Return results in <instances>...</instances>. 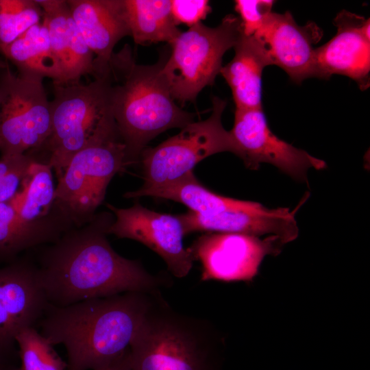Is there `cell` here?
I'll list each match as a JSON object with an SVG mask.
<instances>
[{
    "mask_svg": "<svg viewBox=\"0 0 370 370\" xmlns=\"http://www.w3.org/2000/svg\"><path fill=\"white\" fill-rule=\"evenodd\" d=\"M108 214L60 237L44 253L38 269L49 304L69 306L84 300L130 291H160L164 278L140 262L117 254L107 239Z\"/></svg>",
    "mask_w": 370,
    "mask_h": 370,
    "instance_id": "6da1fadb",
    "label": "cell"
},
{
    "mask_svg": "<svg viewBox=\"0 0 370 370\" xmlns=\"http://www.w3.org/2000/svg\"><path fill=\"white\" fill-rule=\"evenodd\" d=\"M160 291H130L69 306L47 305L38 323L43 335L67 353L66 370H97L129 348Z\"/></svg>",
    "mask_w": 370,
    "mask_h": 370,
    "instance_id": "7a4b0ae2",
    "label": "cell"
},
{
    "mask_svg": "<svg viewBox=\"0 0 370 370\" xmlns=\"http://www.w3.org/2000/svg\"><path fill=\"white\" fill-rule=\"evenodd\" d=\"M166 58L139 64L125 45L108 61L110 108L127 165L139 160L148 143L160 133L194 121L195 114L179 107L171 95L162 74Z\"/></svg>",
    "mask_w": 370,
    "mask_h": 370,
    "instance_id": "3957f363",
    "label": "cell"
},
{
    "mask_svg": "<svg viewBox=\"0 0 370 370\" xmlns=\"http://www.w3.org/2000/svg\"><path fill=\"white\" fill-rule=\"evenodd\" d=\"M218 345L206 320L175 310L160 293L130 344L132 370H219Z\"/></svg>",
    "mask_w": 370,
    "mask_h": 370,
    "instance_id": "277c9868",
    "label": "cell"
},
{
    "mask_svg": "<svg viewBox=\"0 0 370 370\" xmlns=\"http://www.w3.org/2000/svg\"><path fill=\"white\" fill-rule=\"evenodd\" d=\"M106 66L96 69L88 84H53L51 132L36 151H47V164L58 179L79 151L97 140L119 134L110 108Z\"/></svg>",
    "mask_w": 370,
    "mask_h": 370,
    "instance_id": "5b68a950",
    "label": "cell"
},
{
    "mask_svg": "<svg viewBox=\"0 0 370 370\" xmlns=\"http://www.w3.org/2000/svg\"><path fill=\"white\" fill-rule=\"evenodd\" d=\"M241 34V21L233 14L215 27L201 22L182 32L171 44V53L162 68L173 99L182 104L195 101L204 87L212 85L220 73L223 55Z\"/></svg>",
    "mask_w": 370,
    "mask_h": 370,
    "instance_id": "8992f818",
    "label": "cell"
},
{
    "mask_svg": "<svg viewBox=\"0 0 370 370\" xmlns=\"http://www.w3.org/2000/svg\"><path fill=\"white\" fill-rule=\"evenodd\" d=\"M126 166V147L119 134L88 145L73 157L58 179L52 208L74 225L90 222L110 182Z\"/></svg>",
    "mask_w": 370,
    "mask_h": 370,
    "instance_id": "52a82bcc",
    "label": "cell"
},
{
    "mask_svg": "<svg viewBox=\"0 0 370 370\" xmlns=\"http://www.w3.org/2000/svg\"><path fill=\"white\" fill-rule=\"evenodd\" d=\"M0 60V151L1 156L39 149L51 129V101L42 77L14 74Z\"/></svg>",
    "mask_w": 370,
    "mask_h": 370,
    "instance_id": "ba28073f",
    "label": "cell"
},
{
    "mask_svg": "<svg viewBox=\"0 0 370 370\" xmlns=\"http://www.w3.org/2000/svg\"><path fill=\"white\" fill-rule=\"evenodd\" d=\"M208 118L192 122L176 135L155 147L145 148L140 156L144 184L160 186L193 171L202 160L217 153L230 152L228 130L221 123L226 101L212 98Z\"/></svg>",
    "mask_w": 370,
    "mask_h": 370,
    "instance_id": "9c48e42d",
    "label": "cell"
},
{
    "mask_svg": "<svg viewBox=\"0 0 370 370\" xmlns=\"http://www.w3.org/2000/svg\"><path fill=\"white\" fill-rule=\"evenodd\" d=\"M230 152L246 168L257 170L271 164L300 182H308L309 169L323 170L326 162L279 138L270 130L262 108H236L234 125L228 131Z\"/></svg>",
    "mask_w": 370,
    "mask_h": 370,
    "instance_id": "30bf717a",
    "label": "cell"
},
{
    "mask_svg": "<svg viewBox=\"0 0 370 370\" xmlns=\"http://www.w3.org/2000/svg\"><path fill=\"white\" fill-rule=\"evenodd\" d=\"M285 243L275 235L260 236L207 232L188 248L202 267L201 281L251 282L269 255L277 256Z\"/></svg>",
    "mask_w": 370,
    "mask_h": 370,
    "instance_id": "8fae6325",
    "label": "cell"
},
{
    "mask_svg": "<svg viewBox=\"0 0 370 370\" xmlns=\"http://www.w3.org/2000/svg\"><path fill=\"white\" fill-rule=\"evenodd\" d=\"M115 215L108 234L136 241L158 254L176 278L186 276L195 261L183 244L184 236L177 216L160 213L138 203L128 208L107 204Z\"/></svg>",
    "mask_w": 370,
    "mask_h": 370,
    "instance_id": "7c38bea8",
    "label": "cell"
},
{
    "mask_svg": "<svg viewBox=\"0 0 370 370\" xmlns=\"http://www.w3.org/2000/svg\"><path fill=\"white\" fill-rule=\"evenodd\" d=\"M47 305L36 267L22 262L0 269V358L12 362L16 336L35 327Z\"/></svg>",
    "mask_w": 370,
    "mask_h": 370,
    "instance_id": "4fadbf2b",
    "label": "cell"
},
{
    "mask_svg": "<svg viewBox=\"0 0 370 370\" xmlns=\"http://www.w3.org/2000/svg\"><path fill=\"white\" fill-rule=\"evenodd\" d=\"M262 44L271 64L282 69L295 83L318 77L315 48L322 29L314 22L298 25L289 12H271L254 35Z\"/></svg>",
    "mask_w": 370,
    "mask_h": 370,
    "instance_id": "5bb4252c",
    "label": "cell"
},
{
    "mask_svg": "<svg viewBox=\"0 0 370 370\" xmlns=\"http://www.w3.org/2000/svg\"><path fill=\"white\" fill-rule=\"evenodd\" d=\"M334 23L337 27L336 35L315 48L318 78L345 75L365 90L370 84V20L342 10Z\"/></svg>",
    "mask_w": 370,
    "mask_h": 370,
    "instance_id": "9a60e30c",
    "label": "cell"
},
{
    "mask_svg": "<svg viewBox=\"0 0 370 370\" xmlns=\"http://www.w3.org/2000/svg\"><path fill=\"white\" fill-rule=\"evenodd\" d=\"M42 10L52 51L58 60L60 79L56 85L80 82L94 72L95 56L75 23L66 0H36Z\"/></svg>",
    "mask_w": 370,
    "mask_h": 370,
    "instance_id": "2e32d148",
    "label": "cell"
},
{
    "mask_svg": "<svg viewBox=\"0 0 370 370\" xmlns=\"http://www.w3.org/2000/svg\"><path fill=\"white\" fill-rule=\"evenodd\" d=\"M66 3L86 44L95 55L94 63L108 62L116 43L130 36L123 0H66Z\"/></svg>",
    "mask_w": 370,
    "mask_h": 370,
    "instance_id": "e0dca14e",
    "label": "cell"
},
{
    "mask_svg": "<svg viewBox=\"0 0 370 370\" xmlns=\"http://www.w3.org/2000/svg\"><path fill=\"white\" fill-rule=\"evenodd\" d=\"M232 60L220 73L231 88L236 108H262V75L272 65L266 49L254 36L241 34Z\"/></svg>",
    "mask_w": 370,
    "mask_h": 370,
    "instance_id": "ac0fdd59",
    "label": "cell"
},
{
    "mask_svg": "<svg viewBox=\"0 0 370 370\" xmlns=\"http://www.w3.org/2000/svg\"><path fill=\"white\" fill-rule=\"evenodd\" d=\"M144 196L180 202L186 206L190 211L204 216L216 215L239 208L246 201L221 196L210 191L198 181L193 171L166 184L156 186H141L136 190L124 194L126 198Z\"/></svg>",
    "mask_w": 370,
    "mask_h": 370,
    "instance_id": "d6986e66",
    "label": "cell"
},
{
    "mask_svg": "<svg viewBox=\"0 0 370 370\" xmlns=\"http://www.w3.org/2000/svg\"><path fill=\"white\" fill-rule=\"evenodd\" d=\"M19 74H32L58 84L60 70L50 44L48 29L42 21L0 51Z\"/></svg>",
    "mask_w": 370,
    "mask_h": 370,
    "instance_id": "ffe728a7",
    "label": "cell"
},
{
    "mask_svg": "<svg viewBox=\"0 0 370 370\" xmlns=\"http://www.w3.org/2000/svg\"><path fill=\"white\" fill-rule=\"evenodd\" d=\"M130 36L136 44L159 42L170 45L181 34L170 0H123Z\"/></svg>",
    "mask_w": 370,
    "mask_h": 370,
    "instance_id": "44dd1931",
    "label": "cell"
},
{
    "mask_svg": "<svg viewBox=\"0 0 370 370\" xmlns=\"http://www.w3.org/2000/svg\"><path fill=\"white\" fill-rule=\"evenodd\" d=\"M60 230L45 220H23L10 202L0 203V258L16 254L46 242H55Z\"/></svg>",
    "mask_w": 370,
    "mask_h": 370,
    "instance_id": "7402d4cb",
    "label": "cell"
},
{
    "mask_svg": "<svg viewBox=\"0 0 370 370\" xmlns=\"http://www.w3.org/2000/svg\"><path fill=\"white\" fill-rule=\"evenodd\" d=\"M22 184L10 202L25 221L42 220L52 209L55 189L52 169L45 162L35 160L30 164Z\"/></svg>",
    "mask_w": 370,
    "mask_h": 370,
    "instance_id": "603a6c76",
    "label": "cell"
},
{
    "mask_svg": "<svg viewBox=\"0 0 370 370\" xmlns=\"http://www.w3.org/2000/svg\"><path fill=\"white\" fill-rule=\"evenodd\" d=\"M36 0H0V51L42 19Z\"/></svg>",
    "mask_w": 370,
    "mask_h": 370,
    "instance_id": "cb8c5ba5",
    "label": "cell"
},
{
    "mask_svg": "<svg viewBox=\"0 0 370 370\" xmlns=\"http://www.w3.org/2000/svg\"><path fill=\"white\" fill-rule=\"evenodd\" d=\"M21 370H66L67 364L35 327L27 328L16 337Z\"/></svg>",
    "mask_w": 370,
    "mask_h": 370,
    "instance_id": "d4e9b609",
    "label": "cell"
},
{
    "mask_svg": "<svg viewBox=\"0 0 370 370\" xmlns=\"http://www.w3.org/2000/svg\"><path fill=\"white\" fill-rule=\"evenodd\" d=\"M235 10L239 14L242 32L245 36H254L262 26L271 12L273 1L236 0Z\"/></svg>",
    "mask_w": 370,
    "mask_h": 370,
    "instance_id": "484cf974",
    "label": "cell"
},
{
    "mask_svg": "<svg viewBox=\"0 0 370 370\" xmlns=\"http://www.w3.org/2000/svg\"><path fill=\"white\" fill-rule=\"evenodd\" d=\"M171 8L176 23L189 27L201 23L211 12L209 1L206 0H172Z\"/></svg>",
    "mask_w": 370,
    "mask_h": 370,
    "instance_id": "4316f807",
    "label": "cell"
},
{
    "mask_svg": "<svg viewBox=\"0 0 370 370\" xmlns=\"http://www.w3.org/2000/svg\"><path fill=\"white\" fill-rule=\"evenodd\" d=\"M34 160V158L25 153L21 162L0 180V203L9 202L14 197Z\"/></svg>",
    "mask_w": 370,
    "mask_h": 370,
    "instance_id": "83f0119b",
    "label": "cell"
},
{
    "mask_svg": "<svg viewBox=\"0 0 370 370\" xmlns=\"http://www.w3.org/2000/svg\"><path fill=\"white\" fill-rule=\"evenodd\" d=\"M97 370H132L130 348L119 358Z\"/></svg>",
    "mask_w": 370,
    "mask_h": 370,
    "instance_id": "f1b7e54d",
    "label": "cell"
},
{
    "mask_svg": "<svg viewBox=\"0 0 370 370\" xmlns=\"http://www.w3.org/2000/svg\"><path fill=\"white\" fill-rule=\"evenodd\" d=\"M0 370H21L12 362L0 358Z\"/></svg>",
    "mask_w": 370,
    "mask_h": 370,
    "instance_id": "f546056e",
    "label": "cell"
}]
</instances>
